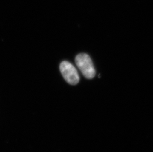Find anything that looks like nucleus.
I'll return each mask as SVG.
<instances>
[{"instance_id": "nucleus-1", "label": "nucleus", "mask_w": 153, "mask_h": 152, "mask_svg": "<svg viewBox=\"0 0 153 152\" xmlns=\"http://www.w3.org/2000/svg\"><path fill=\"white\" fill-rule=\"evenodd\" d=\"M75 63L83 76L86 78L91 79L95 77V69L91 58L86 53H80L75 58Z\"/></svg>"}, {"instance_id": "nucleus-2", "label": "nucleus", "mask_w": 153, "mask_h": 152, "mask_svg": "<svg viewBox=\"0 0 153 152\" xmlns=\"http://www.w3.org/2000/svg\"><path fill=\"white\" fill-rule=\"evenodd\" d=\"M59 69L64 79L69 84L76 85L79 81V76L75 67L69 62L62 61L59 66Z\"/></svg>"}]
</instances>
